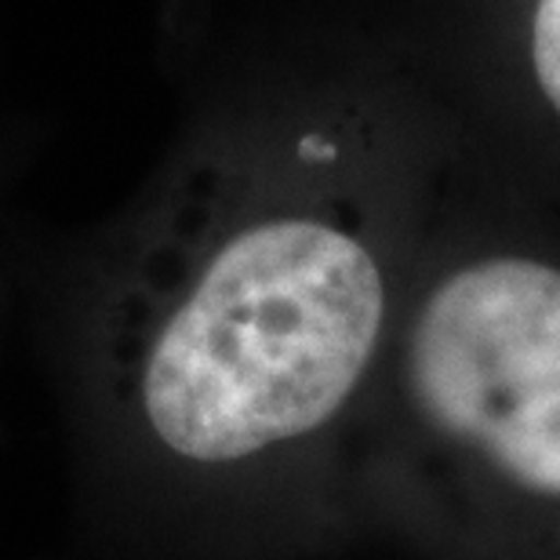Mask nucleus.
I'll return each instance as SVG.
<instances>
[{
    "mask_svg": "<svg viewBox=\"0 0 560 560\" xmlns=\"http://www.w3.org/2000/svg\"><path fill=\"white\" fill-rule=\"evenodd\" d=\"M477 150L416 37L230 109L109 255L92 378L211 557L353 542L346 458L419 244Z\"/></svg>",
    "mask_w": 560,
    "mask_h": 560,
    "instance_id": "obj_1",
    "label": "nucleus"
},
{
    "mask_svg": "<svg viewBox=\"0 0 560 560\" xmlns=\"http://www.w3.org/2000/svg\"><path fill=\"white\" fill-rule=\"evenodd\" d=\"M485 150L535 194L560 186V0H425L408 26Z\"/></svg>",
    "mask_w": 560,
    "mask_h": 560,
    "instance_id": "obj_3",
    "label": "nucleus"
},
{
    "mask_svg": "<svg viewBox=\"0 0 560 560\" xmlns=\"http://www.w3.org/2000/svg\"><path fill=\"white\" fill-rule=\"evenodd\" d=\"M477 145L419 244L346 458L394 560H560V230Z\"/></svg>",
    "mask_w": 560,
    "mask_h": 560,
    "instance_id": "obj_2",
    "label": "nucleus"
}]
</instances>
